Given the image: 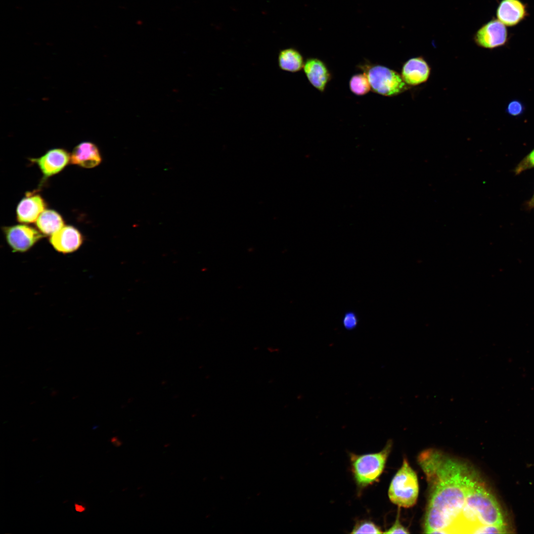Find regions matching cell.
Masks as SVG:
<instances>
[{
  "mask_svg": "<svg viewBox=\"0 0 534 534\" xmlns=\"http://www.w3.org/2000/svg\"><path fill=\"white\" fill-rule=\"evenodd\" d=\"M49 241L58 252L64 254L75 252L82 245L83 236L79 231L72 226H63L51 235Z\"/></svg>",
  "mask_w": 534,
  "mask_h": 534,
  "instance_id": "cell-8",
  "label": "cell"
},
{
  "mask_svg": "<svg viewBox=\"0 0 534 534\" xmlns=\"http://www.w3.org/2000/svg\"><path fill=\"white\" fill-rule=\"evenodd\" d=\"M75 510L80 513L84 512L86 510V507L82 505L75 503L74 504Z\"/></svg>",
  "mask_w": 534,
  "mask_h": 534,
  "instance_id": "cell-24",
  "label": "cell"
},
{
  "mask_svg": "<svg viewBox=\"0 0 534 534\" xmlns=\"http://www.w3.org/2000/svg\"><path fill=\"white\" fill-rule=\"evenodd\" d=\"M391 448L392 443L388 442L378 452L350 454L352 471L358 487L364 488L377 481L384 471Z\"/></svg>",
  "mask_w": 534,
  "mask_h": 534,
  "instance_id": "cell-2",
  "label": "cell"
},
{
  "mask_svg": "<svg viewBox=\"0 0 534 534\" xmlns=\"http://www.w3.org/2000/svg\"><path fill=\"white\" fill-rule=\"evenodd\" d=\"M526 206L528 210L534 209V193L531 198L526 202Z\"/></svg>",
  "mask_w": 534,
  "mask_h": 534,
  "instance_id": "cell-22",
  "label": "cell"
},
{
  "mask_svg": "<svg viewBox=\"0 0 534 534\" xmlns=\"http://www.w3.org/2000/svg\"><path fill=\"white\" fill-rule=\"evenodd\" d=\"M509 36L506 26L498 19H492L483 25L475 33L474 40L476 44L487 49L504 46Z\"/></svg>",
  "mask_w": 534,
  "mask_h": 534,
  "instance_id": "cell-5",
  "label": "cell"
},
{
  "mask_svg": "<svg viewBox=\"0 0 534 534\" xmlns=\"http://www.w3.org/2000/svg\"><path fill=\"white\" fill-rule=\"evenodd\" d=\"M45 207V202L40 195L28 193L17 205V219L22 223L35 222L44 211Z\"/></svg>",
  "mask_w": 534,
  "mask_h": 534,
  "instance_id": "cell-11",
  "label": "cell"
},
{
  "mask_svg": "<svg viewBox=\"0 0 534 534\" xmlns=\"http://www.w3.org/2000/svg\"><path fill=\"white\" fill-rule=\"evenodd\" d=\"M506 111L511 116H518L524 111V106L519 100H513L507 105Z\"/></svg>",
  "mask_w": 534,
  "mask_h": 534,
  "instance_id": "cell-19",
  "label": "cell"
},
{
  "mask_svg": "<svg viewBox=\"0 0 534 534\" xmlns=\"http://www.w3.org/2000/svg\"><path fill=\"white\" fill-rule=\"evenodd\" d=\"M304 63L301 54L293 48L283 49L278 54V66L281 70L293 73L298 72L303 68Z\"/></svg>",
  "mask_w": 534,
  "mask_h": 534,
  "instance_id": "cell-15",
  "label": "cell"
},
{
  "mask_svg": "<svg viewBox=\"0 0 534 534\" xmlns=\"http://www.w3.org/2000/svg\"><path fill=\"white\" fill-rule=\"evenodd\" d=\"M399 511H398V514L396 517L394 524L386 531L383 533L385 534H408L409 532L408 530L404 527L400 523V514Z\"/></svg>",
  "mask_w": 534,
  "mask_h": 534,
  "instance_id": "cell-21",
  "label": "cell"
},
{
  "mask_svg": "<svg viewBox=\"0 0 534 534\" xmlns=\"http://www.w3.org/2000/svg\"><path fill=\"white\" fill-rule=\"evenodd\" d=\"M431 68L422 57L409 59L403 65L401 76L408 86H417L426 82L429 78Z\"/></svg>",
  "mask_w": 534,
  "mask_h": 534,
  "instance_id": "cell-9",
  "label": "cell"
},
{
  "mask_svg": "<svg viewBox=\"0 0 534 534\" xmlns=\"http://www.w3.org/2000/svg\"><path fill=\"white\" fill-rule=\"evenodd\" d=\"M349 86L352 92L357 95H364L371 89L368 79L364 73L353 76L350 79Z\"/></svg>",
  "mask_w": 534,
  "mask_h": 534,
  "instance_id": "cell-16",
  "label": "cell"
},
{
  "mask_svg": "<svg viewBox=\"0 0 534 534\" xmlns=\"http://www.w3.org/2000/svg\"><path fill=\"white\" fill-rule=\"evenodd\" d=\"M529 15L527 4L521 0H501L496 10L497 19L508 27L518 25Z\"/></svg>",
  "mask_w": 534,
  "mask_h": 534,
  "instance_id": "cell-7",
  "label": "cell"
},
{
  "mask_svg": "<svg viewBox=\"0 0 534 534\" xmlns=\"http://www.w3.org/2000/svg\"><path fill=\"white\" fill-rule=\"evenodd\" d=\"M70 159V155L65 150L54 148L42 157L31 160L38 164L44 178H48L60 172Z\"/></svg>",
  "mask_w": 534,
  "mask_h": 534,
  "instance_id": "cell-10",
  "label": "cell"
},
{
  "mask_svg": "<svg viewBox=\"0 0 534 534\" xmlns=\"http://www.w3.org/2000/svg\"><path fill=\"white\" fill-rule=\"evenodd\" d=\"M371 89L387 96L399 95L408 89L407 85L397 72L387 67L376 65L369 66L364 72Z\"/></svg>",
  "mask_w": 534,
  "mask_h": 534,
  "instance_id": "cell-4",
  "label": "cell"
},
{
  "mask_svg": "<svg viewBox=\"0 0 534 534\" xmlns=\"http://www.w3.org/2000/svg\"><path fill=\"white\" fill-rule=\"evenodd\" d=\"M111 442L116 447H119L122 445V442L117 437L112 438Z\"/></svg>",
  "mask_w": 534,
  "mask_h": 534,
  "instance_id": "cell-23",
  "label": "cell"
},
{
  "mask_svg": "<svg viewBox=\"0 0 534 534\" xmlns=\"http://www.w3.org/2000/svg\"><path fill=\"white\" fill-rule=\"evenodd\" d=\"M71 162L75 165L86 168H91L98 165L101 157L97 146L90 142H83L73 149L71 156Z\"/></svg>",
  "mask_w": 534,
  "mask_h": 534,
  "instance_id": "cell-13",
  "label": "cell"
},
{
  "mask_svg": "<svg viewBox=\"0 0 534 534\" xmlns=\"http://www.w3.org/2000/svg\"><path fill=\"white\" fill-rule=\"evenodd\" d=\"M419 494L417 475L404 458L402 465L393 478L388 490L391 501L399 507L409 508L414 506Z\"/></svg>",
  "mask_w": 534,
  "mask_h": 534,
  "instance_id": "cell-3",
  "label": "cell"
},
{
  "mask_svg": "<svg viewBox=\"0 0 534 534\" xmlns=\"http://www.w3.org/2000/svg\"><path fill=\"white\" fill-rule=\"evenodd\" d=\"M3 230L8 245L15 252L27 251L44 236L35 228L24 224L5 227Z\"/></svg>",
  "mask_w": 534,
  "mask_h": 534,
  "instance_id": "cell-6",
  "label": "cell"
},
{
  "mask_svg": "<svg viewBox=\"0 0 534 534\" xmlns=\"http://www.w3.org/2000/svg\"><path fill=\"white\" fill-rule=\"evenodd\" d=\"M36 225L42 233L51 235L64 226V222L56 212L46 210L38 218Z\"/></svg>",
  "mask_w": 534,
  "mask_h": 534,
  "instance_id": "cell-14",
  "label": "cell"
},
{
  "mask_svg": "<svg viewBox=\"0 0 534 534\" xmlns=\"http://www.w3.org/2000/svg\"><path fill=\"white\" fill-rule=\"evenodd\" d=\"M429 488L427 534H498L505 526L500 507L467 463L435 449L418 458Z\"/></svg>",
  "mask_w": 534,
  "mask_h": 534,
  "instance_id": "cell-1",
  "label": "cell"
},
{
  "mask_svg": "<svg viewBox=\"0 0 534 534\" xmlns=\"http://www.w3.org/2000/svg\"><path fill=\"white\" fill-rule=\"evenodd\" d=\"M351 534H382L383 532L375 523L369 520L357 522L354 526Z\"/></svg>",
  "mask_w": 534,
  "mask_h": 534,
  "instance_id": "cell-17",
  "label": "cell"
},
{
  "mask_svg": "<svg viewBox=\"0 0 534 534\" xmlns=\"http://www.w3.org/2000/svg\"><path fill=\"white\" fill-rule=\"evenodd\" d=\"M343 324L348 330L355 328L357 324L358 319L356 314L353 312L346 313L343 318Z\"/></svg>",
  "mask_w": 534,
  "mask_h": 534,
  "instance_id": "cell-20",
  "label": "cell"
},
{
  "mask_svg": "<svg viewBox=\"0 0 534 534\" xmlns=\"http://www.w3.org/2000/svg\"><path fill=\"white\" fill-rule=\"evenodd\" d=\"M303 68L310 83L319 91H323L331 79L325 64L318 58H310L305 62Z\"/></svg>",
  "mask_w": 534,
  "mask_h": 534,
  "instance_id": "cell-12",
  "label": "cell"
},
{
  "mask_svg": "<svg viewBox=\"0 0 534 534\" xmlns=\"http://www.w3.org/2000/svg\"><path fill=\"white\" fill-rule=\"evenodd\" d=\"M532 168H534V148L518 164L514 172L516 175H519Z\"/></svg>",
  "mask_w": 534,
  "mask_h": 534,
  "instance_id": "cell-18",
  "label": "cell"
}]
</instances>
